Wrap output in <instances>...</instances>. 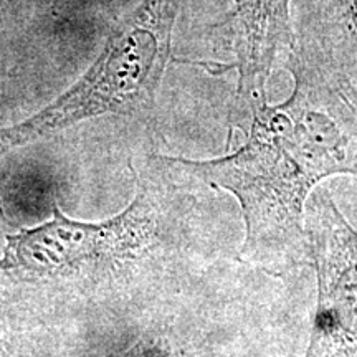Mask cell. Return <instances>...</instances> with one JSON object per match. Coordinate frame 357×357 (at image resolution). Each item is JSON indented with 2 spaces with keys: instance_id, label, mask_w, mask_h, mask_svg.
<instances>
[{
  "instance_id": "8992f818",
  "label": "cell",
  "mask_w": 357,
  "mask_h": 357,
  "mask_svg": "<svg viewBox=\"0 0 357 357\" xmlns=\"http://www.w3.org/2000/svg\"><path fill=\"white\" fill-rule=\"evenodd\" d=\"M294 48L357 89V0H293Z\"/></svg>"
},
{
  "instance_id": "7a4b0ae2",
  "label": "cell",
  "mask_w": 357,
  "mask_h": 357,
  "mask_svg": "<svg viewBox=\"0 0 357 357\" xmlns=\"http://www.w3.org/2000/svg\"><path fill=\"white\" fill-rule=\"evenodd\" d=\"M291 96L248 105L247 141L234 153L184 166L204 184L238 199L245 220L240 255L287 275L311 260L306 200L323 178L357 177V89L316 61L289 53Z\"/></svg>"
},
{
  "instance_id": "5b68a950",
  "label": "cell",
  "mask_w": 357,
  "mask_h": 357,
  "mask_svg": "<svg viewBox=\"0 0 357 357\" xmlns=\"http://www.w3.org/2000/svg\"><path fill=\"white\" fill-rule=\"evenodd\" d=\"M230 29L240 105L266 98V83L281 52H293V0H234Z\"/></svg>"
},
{
  "instance_id": "52a82bcc",
  "label": "cell",
  "mask_w": 357,
  "mask_h": 357,
  "mask_svg": "<svg viewBox=\"0 0 357 357\" xmlns=\"http://www.w3.org/2000/svg\"><path fill=\"white\" fill-rule=\"evenodd\" d=\"M35 311H45L26 294L0 284V357H8L22 329L29 326Z\"/></svg>"
},
{
  "instance_id": "6da1fadb",
  "label": "cell",
  "mask_w": 357,
  "mask_h": 357,
  "mask_svg": "<svg viewBox=\"0 0 357 357\" xmlns=\"http://www.w3.org/2000/svg\"><path fill=\"white\" fill-rule=\"evenodd\" d=\"M200 178L182 159L155 155L136 172V195L105 222H48L6 236L0 284L40 307L144 310L184 284L202 243Z\"/></svg>"
},
{
  "instance_id": "3957f363",
  "label": "cell",
  "mask_w": 357,
  "mask_h": 357,
  "mask_svg": "<svg viewBox=\"0 0 357 357\" xmlns=\"http://www.w3.org/2000/svg\"><path fill=\"white\" fill-rule=\"evenodd\" d=\"M182 0H142L113 25L100 55L38 113L0 128V158L17 147L106 114L151 109L172 53Z\"/></svg>"
},
{
  "instance_id": "277c9868",
  "label": "cell",
  "mask_w": 357,
  "mask_h": 357,
  "mask_svg": "<svg viewBox=\"0 0 357 357\" xmlns=\"http://www.w3.org/2000/svg\"><path fill=\"white\" fill-rule=\"evenodd\" d=\"M306 213L318 303L305 357H357V230L326 189L312 192Z\"/></svg>"
}]
</instances>
